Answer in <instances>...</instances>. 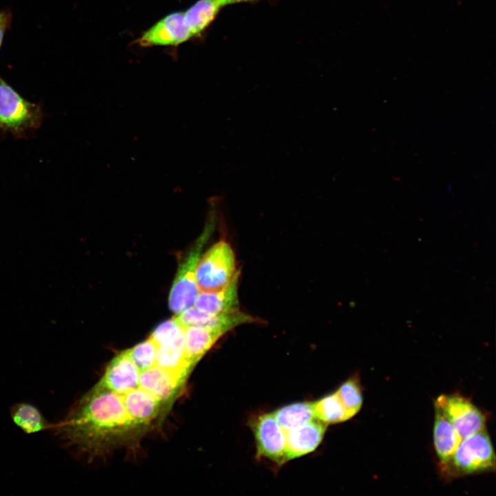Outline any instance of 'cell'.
<instances>
[{"instance_id":"11","label":"cell","mask_w":496,"mask_h":496,"mask_svg":"<svg viewBox=\"0 0 496 496\" xmlns=\"http://www.w3.org/2000/svg\"><path fill=\"white\" fill-rule=\"evenodd\" d=\"M327 426L315 418L304 425L285 432L286 462L313 451L321 443Z\"/></svg>"},{"instance_id":"19","label":"cell","mask_w":496,"mask_h":496,"mask_svg":"<svg viewBox=\"0 0 496 496\" xmlns=\"http://www.w3.org/2000/svg\"><path fill=\"white\" fill-rule=\"evenodd\" d=\"M313 405L315 418L327 424L351 418L335 391L313 402Z\"/></svg>"},{"instance_id":"18","label":"cell","mask_w":496,"mask_h":496,"mask_svg":"<svg viewBox=\"0 0 496 496\" xmlns=\"http://www.w3.org/2000/svg\"><path fill=\"white\" fill-rule=\"evenodd\" d=\"M14 423L26 433L48 429L50 424L34 406L25 402L15 404L10 410Z\"/></svg>"},{"instance_id":"7","label":"cell","mask_w":496,"mask_h":496,"mask_svg":"<svg viewBox=\"0 0 496 496\" xmlns=\"http://www.w3.org/2000/svg\"><path fill=\"white\" fill-rule=\"evenodd\" d=\"M254 432L257 456L281 465L286 462V433L273 413L258 415L250 423Z\"/></svg>"},{"instance_id":"15","label":"cell","mask_w":496,"mask_h":496,"mask_svg":"<svg viewBox=\"0 0 496 496\" xmlns=\"http://www.w3.org/2000/svg\"><path fill=\"white\" fill-rule=\"evenodd\" d=\"M225 333L218 329L203 327L185 329V352L187 360L196 366L216 341Z\"/></svg>"},{"instance_id":"8","label":"cell","mask_w":496,"mask_h":496,"mask_svg":"<svg viewBox=\"0 0 496 496\" xmlns=\"http://www.w3.org/2000/svg\"><path fill=\"white\" fill-rule=\"evenodd\" d=\"M174 320L184 329L189 327H203L218 329L225 333L235 327L260 322V319L240 310L214 313L200 310L194 306L175 314Z\"/></svg>"},{"instance_id":"12","label":"cell","mask_w":496,"mask_h":496,"mask_svg":"<svg viewBox=\"0 0 496 496\" xmlns=\"http://www.w3.org/2000/svg\"><path fill=\"white\" fill-rule=\"evenodd\" d=\"M119 395L123 400L127 415L141 431L161 413H165L161 404L146 391L136 389Z\"/></svg>"},{"instance_id":"16","label":"cell","mask_w":496,"mask_h":496,"mask_svg":"<svg viewBox=\"0 0 496 496\" xmlns=\"http://www.w3.org/2000/svg\"><path fill=\"white\" fill-rule=\"evenodd\" d=\"M221 6L217 0H198L184 12L192 36L200 33L214 19Z\"/></svg>"},{"instance_id":"10","label":"cell","mask_w":496,"mask_h":496,"mask_svg":"<svg viewBox=\"0 0 496 496\" xmlns=\"http://www.w3.org/2000/svg\"><path fill=\"white\" fill-rule=\"evenodd\" d=\"M192 36L184 20V12L168 14L147 30L138 43L143 46L152 45H177Z\"/></svg>"},{"instance_id":"6","label":"cell","mask_w":496,"mask_h":496,"mask_svg":"<svg viewBox=\"0 0 496 496\" xmlns=\"http://www.w3.org/2000/svg\"><path fill=\"white\" fill-rule=\"evenodd\" d=\"M448 417L462 440L486 426L484 414L468 399L459 395H442L435 401Z\"/></svg>"},{"instance_id":"2","label":"cell","mask_w":496,"mask_h":496,"mask_svg":"<svg viewBox=\"0 0 496 496\" xmlns=\"http://www.w3.org/2000/svg\"><path fill=\"white\" fill-rule=\"evenodd\" d=\"M217 198H211L203 231L179 265L169 295V307L175 314L193 307L200 291L196 268L203 247L212 234L217 220Z\"/></svg>"},{"instance_id":"4","label":"cell","mask_w":496,"mask_h":496,"mask_svg":"<svg viewBox=\"0 0 496 496\" xmlns=\"http://www.w3.org/2000/svg\"><path fill=\"white\" fill-rule=\"evenodd\" d=\"M234 251L224 240L214 244L202 254L196 268L200 291H214L227 286L237 272Z\"/></svg>"},{"instance_id":"24","label":"cell","mask_w":496,"mask_h":496,"mask_svg":"<svg viewBox=\"0 0 496 496\" xmlns=\"http://www.w3.org/2000/svg\"><path fill=\"white\" fill-rule=\"evenodd\" d=\"M258 0H217L218 3L221 7L224 6H227L229 4H234L237 3H241V2H249V1H254Z\"/></svg>"},{"instance_id":"1","label":"cell","mask_w":496,"mask_h":496,"mask_svg":"<svg viewBox=\"0 0 496 496\" xmlns=\"http://www.w3.org/2000/svg\"><path fill=\"white\" fill-rule=\"evenodd\" d=\"M61 437L81 451L99 454L141 431L116 393L92 388L57 427Z\"/></svg>"},{"instance_id":"3","label":"cell","mask_w":496,"mask_h":496,"mask_svg":"<svg viewBox=\"0 0 496 496\" xmlns=\"http://www.w3.org/2000/svg\"><path fill=\"white\" fill-rule=\"evenodd\" d=\"M441 468L444 474L455 477L495 471V455L485 429L462 440Z\"/></svg>"},{"instance_id":"22","label":"cell","mask_w":496,"mask_h":496,"mask_svg":"<svg viewBox=\"0 0 496 496\" xmlns=\"http://www.w3.org/2000/svg\"><path fill=\"white\" fill-rule=\"evenodd\" d=\"M185 329L174 318L159 324L150 334L149 338L156 344L174 340L184 334Z\"/></svg>"},{"instance_id":"9","label":"cell","mask_w":496,"mask_h":496,"mask_svg":"<svg viewBox=\"0 0 496 496\" xmlns=\"http://www.w3.org/2000/svg\"><path fill=\"white\" fill-rule=\"evenodd\" d=\"M138 378V369L127 349H125L111 360L104 374L93 387L123 395L137 389Z\"/></svg>"},{"instance_id":"5","label":"cell","mask_w":496,"mask_h":496,"mask_svg":"<svg viewBox=\"0 0 496 496\" xmlns=\"http://www.w3.org/2000/svg\"><path fill=\"white\" fill-rule=\"evenodd\" d=\"M41 120L39 106L23 98L0 76V128L19 133L37 127Z\"/></svg>"},{"instance_id":"13","label":"cell","mask_w":496,"mask_h":496,"mask_svg":"<svg viewBox=\"0 0 496 496\" xmlns=\"http://www.w3.org/2000/svg\"><path fill=\"white\" fill-rule=\"evenodd\" d=\"M237 271L231 282L225 287L214 291H200L194 306L200 310L214 313H228L240 310Z\"/></svg>"},{"instance_id":"20","label":"cell","mask_w":496,"mask_h":496,"mask_svg":"<svg viewBox=\"0 0 496 496\" xmlns=\"http://www.w3.org/2000/svg\"><path fill=\"white\" fill-rule=\"evenodd\" d=\"M351 417L357 414L362 405L363 397L360 381L351 377L335 391Z\"/></svg>"},{"instance_id":"23","label":"cell","mask_w":496,"mask_h":496,"mask_svg":"<svg viewBox=\"0 0 496 496\" xmlns=\"http://www.w3.org/2000/svg\"><path fill=\"white\" fill-rule=\"evenodd\" d=\"M12 20V12L10 8L0 10V51L5 34L10 28Z\"/></svg>"},{"instance_id":"21","label":"cell","mask_w":496,"mask_h":496,"mask_svg":"<svg viewBox=\"0 0 496 496\" xmlns=\"http://www.w3.org/2000/svg\"><path fill=\"white\" fill-rule=\"evenodd\" d=\"M157 346L149 337L144 341L127 349L130 357L138 371L147 369L154 364Z\"/></svg>"},{"instance_id":"17","label":"cell","mask_w":496,"mask_h":496,"mask_svg":"<svg viewBox=\"0 0 496 496\" xmlns=\"http://www.w3.org/2000/svg\"><path fill=\"white\" fill-rule=\"evenodd\" d=\"M276 420L287 432L315 419L313 402H296L280 407L273 412Z\"/></svg>"},{"instance_id":"14","label":"cell","mask_w":496,"mask_h":496,"mask_svg":"<svg viewBox=\"0 0 496 496\" xmlns=\"http://www.w3.org/2000/svg\"><path fill=\"white\" fill-rule=\"evenodd\" d=\"M435 413L433 442L436 454L442 464L448 460L462 439L444 411L436 405Z\"/></svg>"}]
</instances>
